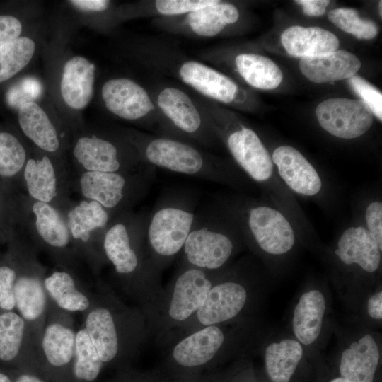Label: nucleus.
<instances>
[{"mask_svg": "<svg viewBox=\"0 0 382 382\" xmlns=\"http://www.w3.org/2000/svg\"><path fill=\"white\" fill-rule=\"evenodd\" d=\"M146 224L144 219L129 212L115 216L104 234L103 249L107 263L112 267L115 291L140 308L146 317L163 286L161 272L147 250Z\"/></svg>", "mask_w": 382, "mask_h": 382, "instance_id": "f257e3e1", "label": "nucleus"}, {"mask_svg": "<svg viewBox=\"0 0 382 382\" xmlns=\"http://www.w3.org/2000/svg\"><path fill=\"white\" fill-rule=\"evenodd\" d=\"M82 315V326L105 366L118 371L132 368V362L149 337L142 310L127 303L110 284L98 279L93 303Z\"/></svg>", "mask_w": 382, "mask_h": 382, "instance_id": "f03ea898", "label": "nucleus"}, {"mask_svg": "<svg viewBox=\"0 0 382 382\" xmlns=\"http://www.w3.org/2000/svg\"><path fill=\"white\" fill-rule=\"evenodd\" d=\"M260 337L255 320L207 325L165 346L158 368L166 377L201 376L230 359L244 358L255 351Z\"/></svg>", "mask_w": 382, "mask_h": 382, "instance_id": "7ed1b4c3", "label": "nucleus"}, {"mask_svg": "<svg viewBox=\"0 0 382 382\" xmlns=\"http://www.w3.org/2000/svg\"><path fill=\"white\" fill-rule=\"evenodd\" d=\"M262 292L255 280L238 270L228 268L209 289L206 300L185 325L170 333L160 345L171 342L199 328L254 320Z\"/></svg>", "mask_w": 382, "mask_h": 382, "instance_id": "20e7f679", "label": "nucleus"}, {"mask_svg": "<svg viewBox=\"0 0 382 382\" xmlns=\"http://www.w3.org/2000/svg\"><path fill=\"white\" fill-rule=\"evenodd\" d=\"M226 270L209 272L180 264L146 317L149 337H154L159 346L170 333L190 320L203 306L212 286Z\"/></svg>", "mask_w": 382, "mask_h": 382, "instance_id": "39448f33", "label": "nucleus"}, {"mask_svg": "<svg viewBox=\"0 0 382 382\" xmlns=\"http://www.w3.org/2000/svg\"><path fill=\"white\" fill-rule=\"evenodd\" d=\"M19 223L37 249L47 253L56 266L79 272L82 264L76 254L63 212L26 195H18Z\"/></svg>", "mask_w": 382, "mask_h": 382, "instance_id": "423d86ee", "label": "nucleus"}, {"mask_svg": "<svg viewBox=\"0 0 382 382\" xmlns=\"http://www.w3.org/2000/svg\"><path fill=\"white\" fill-rule=\"evenodd\" d=\"M9 242L15 255L16 308L39 346L49 301L44 285L46 269L40 262L33 243L20 239L19 229Z\"/></svg>", "mask_w": 382, "mask_h": 382, "instance_id": "0eeeda50", "label": "nucleus"}, {"mask_svg": "<svg viewBox=\"0 0 382 382\" xmlns=\"http://www.w3.org/2000/svg\"><path fill=\"white\" fill-rule=\"evenodd\" d=\"M195 214L181 202H166L146 221L145 241L151 260L161 272L182 252Z\"/></svg>", "mask_w": 382, "mask_h": 382, "instance_id": "6e6552de", "label": "nucleus"}, {"mask_svg": "<svg viewBox=\"0 0 382 382\" xmlns=\"http://www.w3.org/2000/svg\"><path fill=\"white\" fill-rule=\"evenodd\" d=\"M63 213L76 255L95 276L106 265L103 241L112 216L98 202L83 199L71 202Z\"/></svg>", "mask_w": 382, "mask_h": 382, "instance_id": "1a4fd4ad", "label": "nucleus"}, {"mask_svg": "<svg viewBox=\"0 0 382 382\" xmlns=\"http://www.w3.org/2000/svg\"><path fill=\"white\" fill-rule=\"evenodd\" d=\"M76 332L71 313L49 299L38 360L41 374L50 382H71Z\"/></svg>", "mask_w": 382, "mask_h": 382, "instance_id": "9d476101", "label": "nucleus"}, {"mask_svg": "<svg viewBox=\"0 0 382 382\" xmlns=\"http://www.w3.org/2000/svg\"><path fill=\"white\" fill-rule=\"evenodd\" d=\"M146 173L83 171L71 180V187L116 216L129 212L130 205L145 192Z\"/></svg>", "mask_w": 382, "mask_h": 382, "instance_id": "9b49d317", "label": "nucleus"}, {"mask_svg": "<svg viewBox=\"0 0 382 382\" xmlns=\"http://www.w3.org/2000/svg\"><path fill=\"white\" fill-rule=\"evenodd\" d=\"M237 251L230 234L219 228L209 214H197L182 250L180 264L209 272H220Z\"/></svg>", "mask_w": 382, "mask_h": 382, "instance_id": "f8f14e48", "label": "nucleus"}, {"mask_svg": "<svg viewBox=\"0 0 382 382\" xmlns=\"http://www.w3.org/2000/svg\"><path fill=\"white\" fill-rule=\"evenodd\" d=\"M329 293L318 286L304 289L297 296L289 316V332L307 353L319 351L331 323Z\"/></svg>", "mask_w": 382, "mask_h": 382, "instance_id": "ddd939ff", "label": "nucleus"}, {"mask_svg": "<svg viewBox=\"0 0 382 382\" xmlns=\"http://www.w3.org/2000/svg\"><path fill=\"white\" fill-rule=\"evenodd\" d=\"M341 335L337 349L340 376L350 382H374L381 359L379 333L364 325Z\"/></svg>", "mask_w": 382, "mask_h": 382, "instance_id": "4468645a", "label": "nucleus"}, {"mask_svg": "<svg viewBox=\"0 0 382 382\" xmlns=\"http://www.w3.org/2000/svg\"><path fill=\"white\" fill-rule=\"evenodd\" d=\"M21 185L30 199L50 204L62 212L71 202L69 192L71 180L65 167L50 156L28 157Z\"/></svg>", "mask_w": 382, "mask_h": 382, "instance_id": "2eb2a0df", "label": "nucleus"}, {"mask_svg": "<svg viewBox=\"0 0 382 382\" xmlns=\"http://www.w3.org/2000/svg\"><path fill=\"white\" fill-rule=\"evenodd\" d=\"M146 160L158 167L202 179L220 181L223 173L190 145L167 138L152 139L145 147Z\"/></svg>", "mask_w": 382, "mask_h": 382, "instance_id": "dca6fc26", "label": "nucleus"}, {"mask_svg": "<svg viewBox=\"0 0 382 382\" xmlns=\"http://www.w3.org/2000/svg\"><path fill=\"white\" fill-rule=\"evenodd\" d=\"M316 115L321 127L341 139H354L366 133L373 123L374 115L359 99L329 98L316 108Z\"/></svg>", "mask_w": 382, "mask_h": 382, "instance_id": "f3484780", "label": "nucleus"}, {"mask_svg": "<svg viewBox=\"0 0 382 382\" xmlns=\"http://www.w3.org/2000/svg\"><path fill=\"white\" fill-rule=\"evenodd\" d=\"M247 225L255 245L267 255H284L295 244V234L290 223L274 208L267 206L250 208Z\"/></svg>", "mask_w": 382, "mask_h": 382, "instance_id": "a211bd4d", "label": "nucleus"}, {"mask_svg": "<svg viewBox=\"0 0 382 382\" xmlns=\"http://www.w3.org/2000/svg\"><path fill=\"white\" fill-rule=\"evenodd\" d=\"M255 351L262 352L264 368L272 382H290L306 357L305 348L289 333L258 340Z\"/></svg>", "mask_w": 382, "mask_h": 382, "instance_id": "6ab92c4d", "label": "nucleus"}, {"mask_svg": "<svg viewBox=\"0 0 382 382\" xmlns=\"http://www.w3.org/2000/svg\"><path fill=\"white\" fill-rule=\"evenodd\" d=\"M22 357L28 370L41 374L38 345L25 320L13 311L0 314V361H13Z\"/></svg>", "mask_w": 382, "mask_h": 382, "instance_id": "aec40b11", "label": "nucleus"}, {"mask_svg": "<svg viewBox=\"0 0 382 382\" xmlns=\"http://www.w3.org/2000/svg\"><path fill=\"white\" fill-rule=\"evenodd\" d=\"M79 272L56 266L44 279L48 298L59 308L69 313H84L91 306L94 289L79 276Z\"/></svg>", "mask_w": 382, "mask_h": 382, "instance_id": "412c9836", "label": "nucleus"}, {"mask_svg": "<svg viewBox=\"0 0 382 382\" xmlns=\"http://www.w3.org/2000/svg\"><path fill=\"white\" fill-rule=\"evenodd\" d=\"M382 248L364 226L346 229L338 239L335 255L346 266L358 267L367 274L378 271L381 264Z\"/></svg>", "mask_w": 382, "mask_h": 382, "instance_id": "4be33fe9", "label": "nucleus"}, {"mask_svg": "<svg viewBox=\"0 0 382 382\" xmlns=\"http://www.w3.org/2000/svg\"><path fill=\"white\" fill-rule=\"evenodd\" d=\"M101 94L105 107L125 120H138L154 108L145 89L129 79L107 81L102 87Z\"/></svg>", "mask_w": 382, "mask_h": 382, "instance_id": "5701e85b", "label": "nucleus"}, {"mask_svg": "<svg viewBox=\"0 0 382 382\" xmlns=\"http://www.w3.org/2000/svg\"><path fill=\"white\" fill-rule=\"evenodd\" d=\"M227 144L236 161L251 178L264 182L271 178L272 158L253 130L243 127L233 132L229 135Z\"/></svg>", "mask_w": 382, "mask_h": 382, "instance_id": "b1692460", "label": "nucleus"}, {"mask_svg": "<svg viewBox=\"0 0 382 382\" xmlns=\"http://www.w3.org/2000/svg\"><path fill=\"white\" fill-rule=\"evenodd\" d=\"M272 161L280 177L294 192L313 196L320 190L322 182L318 172L295 148L288 145L277 147Z\"/></svg>", "mask_w": 382, "mask_h": 382, "instance_id": "393cba45", "label": "nucleus"}, {"mask_svg": "<svg viewBox=\"0 0 382 382\" xmlns=\"http://www.w3.org/2000/svg\"><path fill=\"white\" fill-rule=\"evenodd\" d=\"M72 154L81 172L135 173L121 160L118 149L112 142L96 135L79 137Z\"/></svg>", "mask_w": 382, "mask_h": 382, "instance_id": "a878e982", "label": "nucleus"}, {"mask_svg": "<svg viewBox=\"0 0 382 382\" xmlns=\"http://www.w3.org/2000/svg\"><path fill=\"white\" fill-rule=\"evenodd\" d=\"M95 66L86 58L75 56L64 65L60 93L64 103L74 110H82L93 96Z\"/></svg>", "mask_w": 382, "mask_h": 382, "instance_id": "bb28decb", "label": "nucleus"}, {"mask_svg": "<svg viewBox=\"0 0 382 382\" xmlns=\"http://www.w3.org/2000/svg\"><path fill=\"white\" fill-rule=\"evenodd\" d=\"M299 67L308 80L323 83L349 79L360 69L361 62L354 54L340 50L301 58Z\"/></svg>", "mask_w": 382, "mask_h": 382, "instance_id": "cd10ccee", "label": "nucleus"}, {"mask_svg": "<svg viewBox=\"0 0 382 382\" xmlns=\"http://www.w3.org/2000/svg\"><path fill=\"white\" fill-rule=\"evenodd\" d=\"M281 40L289 54L301 58L332 52L339 47L337 37L318 27H289L282 34Z\"/></svg>", "mask_w": 382, "mask_h": 382, "instance_id": "c85d7f7f", "label": "nucleus"}, {"mask_svg": "<svg viewBox=\"0 0 382 382\" xmlns=\"http://www.w3.org/2000/svg\"><path fill=\"white\" fill-rule=\"evenodd\" d=\"M183 81L201 93L223 103L231 102L237 85L228 76L197 62L184 63L180 69Z\"/></svg>", "mask_w": 382, "mask_h": 382, "instance_id": "c756f323", "label": "nucleus"}, {"mask_svg": "<svg viewBox=\"0 0 382 382\" xmlns=\"http://www.w3.org/2000/svg\"><path fill=\"white\" fill-rule=\"evenodd\" d=\"M18 124L23 134L40 150L54 154L60 149L59 133L37 103L29 101L20 107Z\"/></svg>", "mask_w": 382, "mask_h": 382, "instance_id": "7c9ffc66", "label": "nucleus"}, {"mask_svg": "<svg viewBox=\"0 0 382 382\" xmlns=\"http://www.w3.org/2000/svg\"><path fill=\"white\" fill-rule=\"evenodd\" d=\"M158 105L179 129L194 133L201 126V117L189 96L176 88H166L158 95Z\"/></svg>", "mask_w": 382, "mask_h": 382, "instance_id": "2f4dec72", "label": "nucleus"}, {"mask_svg": "<svg viewBox=\"0 0 382 382\" xmlns=\"http://www.w3.org/2000/svg\"><path fill=\"white\" fill-rule=\"evenodd\" d=\"M236 64L241 76L250 86L264 90L279 86L283 74L279 67L268 57L256 54H241Z\"/></svg>", "mask_w": 382, "mask_h": 382, "instance_id": "473e14b6", "label": "nucleus"}, {"mask_svg": "<svg viewBox=\"0 0 382 382\" xmlns=\"http://www.w3.org/2000/svg\"><path fill=\"white\" fill-rule=\"evenodd\" d=\"M239 17L236 6L219 1L212 5L189 13L187 21L198 35L212 37L221 32L227 24L235 23Z\"/></svg>", "mask_w": 382, "mask_h": 382, "instance_id": "72a5a7b5", "label": "nucleus"}, {"mask_svg": "<svg viewBox=\"0 0 382 382\" xmlns=\"http://www.w3.org/2000/svg\"><path fill=\"white\" fill-rule=\"evenodd\" d=\"M105 366L85 328L76 330L71 382H95Z\"/></svg>", "mask_w": 382, "mask_h": 382, "instance_id": "f704fd0d", "label": "nucleus"}, {"mask_svg": "<svg viewBox=\"0 0 382 382\" xmlns=\"http://www.w3.org/2000/svg\"><path fill=\"white\" fill-rule=\"evenodd\" d=\"M26 149L13 134L0 132V180L14 188L21 185V176L28 159Z\"/></svg>", "mask_w": 382, "mask_h": 382, "instance_id": "c9c22d12", "label": "nucleus"}, {"mask_svg": "<svg viewBox=\"0 0 382 382\" xmlns=\"http://www.w3.org/2000/svg\"><path fill=\"white\" fill-rule=\"evenodd\" d=\"M35 42L28 37L17 39L0 47V83L13 77L30 62Z\"/></svg>", "mask_w": 382, "mask_h": 382, "instance_id": "e433bc0d", "label": "nucleus"}, {"mask_svg": "<svg viewBox=\"0 0 382 382\" xmlns=\"http://www.w3.org/2000/svg\"><path fill=\"white\" fill-rule=\"evenodd\" d=\"M328 19L337 28L358 39L371 40L376 37L377 25L369 19L361 18L354 8H338L331 10Z\"/></svg>", "mask_w": 382, "mask_h": 382, "instance_id": "4c0bfd02", "label": "nucleus"}, {"mask_svg": "<svg viewBox=\"0 0 382 382\" xmlns=\"http://www.w3.org/2000/svg\"><path fill=\"white\" fill-rule=\"evenodd\" d=\"M19 226L18 195L0 180V239L10 241Z\"/></svg>", "mask_w": 382, "mask_h": 382, "instance_id": "58836bf2", "label": "nucleus"}, {"mask_svg": "<svg viewBox=\"0 0 382 382\" xmlns=\"http://www.w3.org/2000/svg\"><path fill=\"white\" fill-rule=\"evenodd\" d=\"M348 82L353 91L361 98L373 115L381 121V92L359 76L354 75L348 79Z\"/></svg>", "mask_w": 382, "mask_h": 382, "instance_id": "ea45409f", "label": "nucleus"}, {"mask_svg": "<svg viewBox=\"0 0 382 382\" xmlns=\"http://www.w3.org/2000/svg\"><path fill=\"white\" fill-rule=\"evenodd\" d=\"M16 272L13 261L12 263L0 265V308L3 311H13L16 308Z\"/></svg>", "mask_w": 382, "mask_h": 382, "instance_id": "a19ab883", "label": "nucleus"}, {"mask_svg": "<svg viewBox=\"0 0 382 382\" xmlns=\"http://www.w3.org/2000/svg\"><path fill=\"white\" fill-rule=\"evenodd\" d=\"M361 309L365 326H381L382 323V290L378 286L369 292L360 303L357 310Z\"/></svg>", "mask_w": 382, "mask_h": 382, "instance_id": "79ce46f5", "label": "nucleus"}, {"mask_svg": "<svg viewBox=\"0 0 382 382\" xmlns=\"http://www.w3.org/2000/svg\"><path fill=\"white\" fill-rule=\"evenodd\" d=\"M215 0H158L156 1L158 11L164 15H178L191 13L214 4Z\"/></svg>", "mask_w": 382, "mask_h": 382, "instance_id": "37998d69", "label": "nucleus"}, {"mask_svg": "<svg viewBox=\"0 0 382 382\" xmlns=\"http://www.w3.org/2000/svg\"><path fill=\"white\" fill-rule=\"evenodd\" d=\"M163 378L159 368L144 371L130 368L118 371L117 376L108 382H161Z\"/></svg>", "mask_w": 382, "mask_h": 382, "instance_id": "c03bdc74", "label": "nucleus"}, {"mask_svg": "<svg viewBox=\"0 0 382 382\" xmlns=\"http://www.w3.org/2000/svg\"><path fill=\"white\" fill-rule=\"evenodd\" d=\"M367 230L382 248V203L380 201L371 202L366 209Z\"/></svg>", "mask_w": 382, "mask_h": 382, "instance_id": "a18cd8bd", "label": "nucleus"}, {"mask_svg": "<svg viewBox=\"0 0 382 382\" xmlns=\"http://www.w3.org/2000/svg\"><path fill=\"white\" fill-rule=\"evenodd\" d=\"M21 21L10 15H0V47L20 37Z\"/></svg>", "mask_w": 382, "mask_h": 382, "instance_id": "49530a36", "label": "nucleus"}, {"mask_svg": "<svg viewBox=\"0 0 382 382\" xmlns=\"http://www.w3.org/2000/svg\"><path fill=\"white\" fill-rule=\"evenodd\" d=\"M296 2L301 5L303 13L310 16L323 15L330 4V1L328 0H300Z\"/></svg>", "mask_w": 382, "mask_h": 382, "instance_id": "de8ad7c7", "label": "nucleus"}, {"mask_svg": "<svg viewBox=\"0 0 382 382\" xmlns=\"http://www.w3.org/2000/svg\"><path fill=\"white\" fill-rule=\"evenodd\" d=\"M74 7L85 11H103L110 5L106 0H71L69 1Z\"/></svg>", "mask_w": 382, "mask_h": 382, "instance_id": "09e8293b", "label": "nucleus"}, {"mask_svg": "<svg viewBox=\"0 0 382 382\" xmlns=\"http://www.w3.org/2000/svg\"><path fill=\"white\" fill-rule=\"evenodd\" d=\"M236 366H234V368ZM234 368L231 371V372L212 371L206 373L201 377L199 382H229L233 376L234 375L233 371Z\"/></svg>", "mask_w": 382, "mask_h": 382, "instance_id": "8fccbe9b", "label": "nucleus"}, {"mask_svg": "<svg viewBox=\"0 0 382 382\" xmlns=\"http://www.w3.org/2000/svg\"><path fill=\"white\" fill-rule=\"evenodd\" d=\"M13 382H50L41 374L33 371L23 370L14 380Z\"/></svg>", "mask_w": 382, "mask_h": 382, "instance_id": "3c124183", "label": "nucleus"}, {"mask_svg": "<svg viewBox=\"0 0 382 382\" xmlns=\"http://www.w3.org/2000/svg\"><path fill=\"white\" fill-rule=\"evenodd\" d=\"M251 371L250 369L237 372L233 375L229 382H254L251 380Z\"/></svg>", "mask_w": 382, "mask_h": 382, "instance_id": "603ef678", "label": "nucleus"}, {"mask_svg": "<svg viewBox=\"0 0 382 382\" xmlns=\"http://www.w3.org/2000/svg\"><path fill=\"white\" fill-rule=\"evenodd\" d=\"M203 376V375H202ZM178 377V378H170L164 376L161 382H199L201 377Z\"/></svg>", "mask_w": 382, "mask_h": 382, "instance_id": "864d4df0", "label": "nucleus"}, {"mask_svg": "<svg viewBox=\"0 0 382 382\" xmlns=\"http://www.w3.org/2000/svg\"><path fill=\"white\" fill-rule=\"evenodd\" d=\"M0 382H13L5 374L0 372Z\"/></svg>", "mask_w": 382, "mask_h": 382, "instance_id": "5fc2aeb1", "label": "nucleus"}, {"mask_svg": "<svg viewBox=\"0 0 382 382\" xmlns=\"http://www.w3.org/2000/svg\"><path fill=\"white\" fill-rule=\"evenodd\" d=\"M329 382H350V381L339 376V377L333 378Z\"/></svg>", "mask_w": 382, "mask_h": 382, "instance_id": "6e6d98bb", "label": "nucleus"}, {"mask_svg": "<svg viewBox=\"0 0 382 382\" xmlns=\"http://www.w3.org/2000/svg\"><path fill=\"white\" fill-rule=\"evenodd\" d=\"M381 6H382V1H380L379 3H378V7H379L378 10H379V13H380L381 17L382 16V7H381Z\"/></svg>", "mask_w": 382, "mask_h": 382, "instance_id": "4d7b16f0", "label": "nucleus"}]
</instances>
